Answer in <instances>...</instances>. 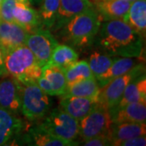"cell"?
<instances>
[{
	"mask_svg": "<svg viewBox=\"0 0 146 146\" xmlns=\"http://www.w3.org/2000/svg\"><path fill=\"white\" fill-rule=\"evenodd\" d=\"M94 44L100 52L112 57L140 58L144 48L143 36L119 19L101 22Z\"/></svg>",
	"mask_w": 146,
	"mask_h": 146,
	"instance_id": "6da1fadb",
	"label": "cell"
},
{
	"mask_svg": "<svg viewBox=\"0 0 146 146\" xmlns=\"http://www.w3.org/2000/svg\"><path fill=\"white\" fill-rule=\"evenodd\" d=\"M101 22L98 13L93 7L74 16L54 33L64 44L76 48H84L94 44Z\"/></svg>",
	"mask_w": 146,
	"mask_h": 146,
	"instance_id": "7a4b0ae2",
	"label": "cell"
},
{
	"mask_svg": "<svg viewBox=\"0 0 146 146\" xmlns=\"http://www.w3.org/2000/svg\"><path fill=\"white\" fill-rule=\"evenodd\" d=\"M6 75L25 84L36 82L42 75V67L26 45L11 49L4 54Z\"/></svg>",
	"mask_w": 146,
	"mask_h": 146,
	"instance_id": "3957f363",
	"label": "cell"
},
{
	"mask_svg": "<svg viewBox=\"0 0 146 146\" xmlns=\"http://www.w3.org/2000/svg\"><path fill=\"white\" fill-rule=\"evenodd\" d=\"M48 96L36 82L22 84L21 114L29 121L42 119L50 108Z\"/></svg>",
	"mask_w": 146,
	"mask_h": 146,
	"instance_id": "277c9868",
	"label": "cell"
},
{
	"mask_svg": "<svg viewBox=\"0 0 146 146\" xmlns=\"http://www.w3.org/2000/svg\"><path fill=\"white\" fill-rule=\"evenodd\" d=\"M112 124L110 110L98 102L88 115L79 120V136L83 141L97 136L110 137Z\"/></svg>",
	"mask_w": 146,
	"mask_h": 146,
	"instance_id": "5b68a950",
	"label": "cell"
},
{
	"mask_svg": "<svg viewBox=\"0 0 146 146\" xmlns=\"http://www.w3.org/2000/svg\"><path fill=\"white\" fill-rule=\"evenodd\" d=\"M38 124L44 130L63 140L72 142L79 137V121L61 108H55Z\"/></svg>",
	"mask_w": 146,
	"mask_h": 146,
	"instance_id": "8992f818",
	"label": "cell"
},
{
	"mask_svg": "<svg viewBox=\"0 0 146 146\" xmlns=\"http://www.w3.org/2000/svg\"><path fill=\"white\" fill-rule=\"evenodd\" d=\"M145 73V63H141L128 72L110 80L100 89L99 102L110 110L115 108L121 99L124 90L132 80Z\"/></svg>",
	"mask_w": 146,
	"mask_h": 146,
	"instance_id": "52a82bcc",
	"label": "cell"
},
{
	"mask_svg": "<svg viewBox=\"0 0 146 146\" xmlns=\"http://www.w3.org/2000/svg\"><path fill=\"white\" fill-rule=\"evenodd\" d=\"M58 43L56 37L50 29L40 28L28 34L25 45L34 54L42 68L49 63L51 54Z\"/></svg>",
	"mask_w": 146,
	"mask_h": 146,
	"instance_id": "ba28073f",
	"label": "cell"
},
{
	"mask_svg": "<svg viewBox=\"0 0 146 146\" xmlns=\"http://www.w3.org/2000/svg\"><path fill=\"white\" fill-rule=\"evenodd\" d=\"M38 86L50 96H62L67 89L65 70L47 63L42 68V75L36 80Z\"/></svg>",
	"mask_w": 146,
	"mask_h": 146,
	"instance_id": "9c48e42d",
	"label": "cell"
},
{
	"mask_svg": "<svg viewBox=\"0 0 146 146\" xmlns=\"http://www.w3.org/2000/svg\"><path fill=\"white\" fill-rule=\"evenodd\" d=\"M22 84L16 79L4 77L0 80V107L19 116L21 114Z\"/></svg>",
	"mask_w": 146,
	"mask_h": 146,
	"instance_id": "30bf717a",
	"label": "cell"
},
{
	"mask_svg": "<svg viewBox=\"0 0 146 146\" xmlns=\"http://www.w3.org/2000/svg\"><path fill=\"white\" fill-rule=\"evenodd\" d=\"M21 141H17L18 145L25 143V145L33 146H71L77 145L78 142H72L63 140L51 133L44 130L40 126L36 125L32 127L25 136L21 135Z\"/></svg>",
	"mask_w": 146,
	"mask_h": 146,
	"instance_id": "8fae6325",
	"label": "cell"
},
{
	"mask_svg": "<svg viewBox=\"0 0 146 146\" xmlns=\"http://www.w3.org/2000/svg\"><path fill=\"white\" fill-rule=\"evenodd\" d=\"M29 33L18 24L0 20V46L3 53L25 45Z\"/></svg>",
	"mask_w": 146,
	"mask_h": 146,
	"instance_id": "7c38bea8",
	"label": "cell"
},
{
	"mask_svg": "<svg viewBox=\"0 0 146 146\" xmlns=\"http://www.w3.org/2000/svg\"><path fill=\"white\" fill-rule=\"evenodd\" d=\"M91 7H93V3L90 0H60L56 21L50 31H57L74 16Z\"/></svg>",
	"mask_w": 146,
	"mask_h": 146,
	"instance_id": "4fadbf2b",
	"label": "cell"
},
{
	"mask_svg": "<svg viewBox=\"0 0 146 146\" xmlns=\"http://www.w3.org/2000/svg\"><path fill=\"white\" fill-rule=\"evenodd\" d=\"M25 123L19 116L0 107V145H7L23 132Z\"/></svg>",
	"mask_w": 146,
	"mask_h": 146,
	"instance_id": "5bb4252c",
	"label": "cell"
},
{
	"mask_svg": "<svg viewBox=\"0 0 146 146\" xmlns=\"http://www.w3.org/2000/svg\"><path fill=\"white\" fill-rule=\"evenodd\" d=\"M113 123H145L146 102H133L110 111Z\"/></svg>",
	"mask_w": 146,
	"mask_h": 146,
	"instance_id": "9a60e30c",
	"label": "cell"
},
{
	"mask_svg": "<svg viewBox=\"0 0 146 146\" xmlns=\"http://www.w3.org/2000/svg\"><path fill=\"white\" fill-rule=\"evenodd\" d=\"M145 63V59L140 58H127L117 57L115 58L114 62L103 74L96 77V80L99 84L100 88L103 87L110 80L119 77L120 76L128 72L138 64Z\"/></svg>",
	"mask_w": 146,
	"mask_h": 146,
	"instance_id": "2e32d148",
	"label": "cell"
},
{
	"mask_svg": "<svg viewBox=\"0 0 146 146\" xmlns=\"http://www.w3.org/2000/svg\"><path fill=\"white\" fill-rule=\"evenodd\" d=\"M13 22L18 24L29 33L42 28L38 11L30 4L17 2L12 11Z\"/></svg>",
	"mask_w": 146,
	"mask_h": 146,
	"instance_id": "e0dca14e",
	"label": "cell"
},
{
	"mask_svg": "<svg viewBox=\"0 0 146 146\" xmlns=\"http://www.w3.org/2000/svg\"><path fill=\"white\" fill-rule=\"evenodd\" d=\"M98 102L99 98L72 96L62 97L60 100V108L79 121L88 115Z\"/></svg>",
	"mask_w": 146,
	"mask_h": 146,
	"instance_id": "ac0fdd59",
	"label": "cell"
},
{
	"mask_svg": "<svg viewBox=\"0 0 146 146\" xmlns=\"http://www.w3.org/2000/svg\"><path fill=\"white\" fill-rule=\"evenodd\" d=\"M129 2L121 0H94L95 10L101 20H123L130 7Z\"/></svg>",
	"mask_w": 146,
	"mask_h": 146,
	"instance_id": "d6986e66",
	"label": "cell"
},
{
	"mask_svg": "<svg viewBox=\"0 0 146 146\" xmlns=\"http://www.w3.org/2000/svg\"><path fill=\"white\" fill-rule=\"evenodd\" d=\"M133 102H146L145 73L132 80L128 84L115 108H119Z\"/></svg>",
	"mask_w": 146,
	"mask_h": 146,
	"instance_id": "ffe728a7",
	"label": "cell"
},
{
	"mask_svg": "<svg viewBox=\"0 0 146 146\" xmlns=\"http://www.w3.org/2000/svg\"><path fill=\"white\" fill-rule=\"evenodd\" d=\"M136 33L145 36L146 30V0H135L131 3L123 20Z\"/></svg>",
	"mask_w": 146,
	"mask_h": 146,
	"instance_id": "44dd1931",
	"label": "cell"
},
{
	"mask_svg": "<svg viewBox=\"0 0 146 146\" xmlns=\"http://www.w3.org/2000/svg\"><path fill=\"white\" fill-rule=\"evenodd\" d=\"M145 123H113L110 130V143L113 144L136 136H145Z\"/></svg>",
	"mask_w": 146,
	"mask_h": 146,
	"instance_id": "7402d4cb",
	"label": "cell"
},
{
	"mask_svg": "<svg viewBox=\"0 0 146 146\" xmlns=\"http://www.w3.org/2000/svg\"><path fill=\"white\" fill-rule=\"evenodd\" d=\"M99 84L94 78L85 79L67 87L64 94L61 97H80L88 98H98L100 94Z\"/></svg>",
	"mask_w": 146,
	"mask_h": 146,
	"instance_id": "603a6c76",
	"label": "cell"
},
{
	"mask_svg": "<svg viewBox=\"0 0 146 146\" xmlns=\"http://www.w3.org/2000/svg\"><path fill=\"white\" fill-rule=\"evenodd\" d=\"M79 58L78 54L72 46L68 44H58L54 49L49 63L55 64L64 70L76 63Z\"/></svg>",
	"mask_w": 146,
	"mask_h": 146,
	"instance_id": "cb8c5ba5",
	"label": "cell"
},
{
	"mask_svg": "<svg viewBox=\"0 0 146 146\" xmlns=\"http://www.w3.org/2000/svg\"><path fill=\"white\" fill-rule=\"evenodd\" d=\"M65 76L67 80V87L80 80L94 77L87 60H77L72 65L65 69Z\"/></svg>",
	"mask_w": 146,
	"mask_h": 146,
	"instance_id": "d4e9b609",
	"label": "cell"
},
{
	"mask_svg": "<svg viewBox=\"0 0 146 146\" xmlns=\"http://www.w3.org/2000/svg\"><path fill=\"white\" fill-rule=\"evenodd\" d=\"M60 0H42L38 11L42 28L51 29L55 23Z\"/></svg>",
	"mask_w": 146,
	"mask_h": 146,
	"instance_id": "484cf974",
	"label": "cell"
},
{
	"mask_svg": "<svg viewBox=\"0 0 146 146\" xmlns=\"http://www.w3.org/2000/svg\"><path fill=\"white\" fill-rule=\"evenodd\" d=\"M115 58L106 54L104 53L100 52L99 50H96L91 53L89 55L88 63L94 77H98L110 67V65L114 62Z\"/></svg>",
	"mask_w": 146,
	"mask_h": 146,
	"instance_id": "4316f807",
	"label": "cell"
},
{
	"mask_svg": "<svg viewBox=\"0 0 146 146\" xmlns=\"http://www.w3.org/2000/svg\"><path fill=\"white\" fill-rule=\"evenodd\" d=\"M16 3V0H3L0 3V20L13 22L12 11Z\"/></svg>",
	"mask_w": 146,
	"mask_h": 146,
	"instance_id": "83f0119b",
	"label": "cell"
},
{
	"mask_svg": "<svg viewBox=\"0 0 146 146\" xmlns=\"http://www.w3.org/2000/svg\"><path fill=\"white\" fill-rule=\"evenodd\" d=\"M114 146H145L146 145L145 136H140L129 138L123 141H117L113 144Z\"/></svg>",
	"mask_w": 146,
	"mask_h": 146,
	"instance_id": "f1b7e54d",
	"label": "cell"
},
{
	"mask_svg": "<svg viewBox=\"0 0 146 146\" xmlns=\"http://www.w3.org/2000/svg\"><path fill=\"white\" fill-rule=\"evenodd\" d=\"M85 146H108L111 145L110 138L107 136H97L83 141Z\"/></svg>",
	"mask_w": 146,
	"mask_h": 146,
	"instance_id": "f546056e",
	"label": "cell"
},
{
	"mask_svg": "<svg viewBox=\"0 0 146 146\" xmlns=\"http://www.w3.org/2000/svg\"><path fill=\"white\" fill-rule=\"evenodd\" d=\"M6 75L5 66H4V53L0 46V77Z\"/></svg>",
	"mask_w": 146,
	"mask_h": 146,
	"instance_id": "4dcf8cb0",
	"label": "cell"
},
{
	"mask_svg": "<svg viewBox=\"0 0 146 146\" xmlns=\"http://www.w3.org/2000/svg\"><path fill=\"white\" fill-rule=\"evenodd\" d=\"M42 0H29L30 3L33 4H41Z\"/></svg>",
	"mask_w": 146,
	"mask_h": 146,
	"instance_id": "1f68e13d",
	"label": "cell"
},
{
	"mask_svg": "<svg viewBox=\"0 0 146 146\" xmlns=\"http://www.w3.org/2000/svg\"><path fill=\"white\" fill-rule=\"evenodd\" d=\"M16 1H17V2H21V3H25V4H30V5H31L29 0H16Z\"/></svg>",
	"mask_w": 146,
	"mask_h": 146,
	"instance_id": "d6a6232c",
	"label": "cell"
},
{
	"mask_svg": "<svg viewBox=\"0 0 146 146\" xmlns=\"http://www.w3.org/2000/svg\"><path fill=\"white\" fill-rule=\"evenodd\" d=\"M121 1H126V2H129V3H132V2H134L135 0H121Z\"/></svg>",
	"mask_w": 146,
	"mask_h": 146,
	"instance_id": "836d02e7",
	"label": "cell"
},
{
	"mask_svg": "<svg viewBox=\"0 0 146 146\" xmlns=\"http://www.w3.org/2000/svg\"><path fill=\"white\" fill-rule=\"evenodd\" d=\"M2 1H3V0H0V3H1V2H2Z\"/></svg>",
	"mask_w": 146,
	"mask_h": 146,
	"instance_id": "e575fe53",
	"label": "cell"
}]
</instances>
